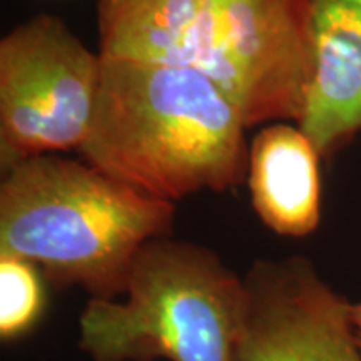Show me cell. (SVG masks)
<instances>
[{
  "mask_svg": "<svg viewBox=\"0 0 361 361\" xmlns=\"http://www.w3.org/2000/svg\"><path fill=\"white\" fill-rule=\"evenodd\" d=\"M99 54L214 80L250 128L305 116L314 78L308 0H97Z\"/></svg>",
  "mask_w": 361,
  "mask_h": 361,
  "instance_id": "obj_1",
  "label": "cell"
},
{
  "mask_svg": "<svg viewBox=\"0 0 361 361\" xmlns=\"http://www.w3.org/2000/svg\"><path fill=\"white\" fill-rule=\"evenodd\" d=\"M250 129L228 92L201 72L102 57L84 162L164 201L246 183Z\"/></svg>",
  "mask_w": 361,
  "mask_h": 361,
  "instance_id": "obj_2",
  "label": "cell"
},
{
  "mask_svg": "<svg viewBox=\"0 0 361 361\" xmlns=\"http://www.w3.org/2000/svg\"><path fill=\"white\" fill-rule=\"evenodd\" d=\"M176 204L61 154L22 161L0 184V255L37 266L57 290L124 295L149 241L173 229Z\"/></svg>",
  "mask_w": 361,
  "mask_h": 361,
  "instance_id": "obj_3",
  "label": "cell"
},
{
  "mask_svg": "<svg viewBox=\"0 0 361 361\" xmlns=\"http://www.w3.org/2000/svg\"><path fill=\"white\" fill-rule=\"evenodd\" d=\"M124 295L90 298L80 314L79 348L92 361H234L247 290L209 247L152 239Z\"/></svg>",
  "mask_w": 361,
  "mask_h": 361,
  "instance_id": "obj_4",
  "label": "cell"
},
{
  "mask_svg": "<svg viewBox=\"0 0 361 361\" xmlns=\"http://www.w3.org/2000/svg\"><path fill=\"white\" fill-rule=\"evenodd\" d=\"M102 57L62 19L39 13L0 40V162L80 149L92 123Z\"/></svg>",
  "mask_w": 361,
  "mask_h": 361,
  "instance_id": "obj_5",
  "label": "cell"
},
{
  "mask_svg": "<svg viewBox=\"0 0 361 361\" xmlns=\"http://www.w3.org/2000/svg\"><path fill=\"white\" fill-rule=\"evenodd\" d=\"M247 313L234 361H361L351 303L300 256L258 259L245 276Z\"/></svg>",
  "mask_w": 361,
  "mask_h": 361,
  "instance_id": "obj_6",
  "label": "cell"
},
{
  "mask_svg": "<svg viewBox=\"0 0 361 361\" xmlns=\"http://www.w3.org/2000/svg\"><path fill=\"white\" fill-rule=\"evenodd\" d=\"M314 78L298 123L322 157L361 130V0H308Z\"/></svg>",
  "mask_w": 361,
  "mask_h": 361,
  "instance_id": "obj_7",
  "label": "cell"
},
{
  "mask_svg": "<svg viewBox=\"0 0 361 361\" xmlns=\"http://www.w3.org/2000/svg\"><path fill=\"white\" fill-rule=\"evenodd\" d=\"M318 149L300 126L284 121L259 129L250 142L247 188L258 218L286 238L318 228L322 180Z\"/></svg>",
  "mask_w": 361,
  "mask_h": 361,
  "instance_id": "obj_8",
  "label": "cell"
},
{
  "mask_svg": "<svg viewBox=\"0 0 361 361\" xmlns=\"http://www.w3.org/2000/svg\"><path fill=\"white\" fill-rule=\"evenodd\" d=\"M45 310L40 269L16 256L0 255V338L16 341L29 335Z\"/></svg>",
  "mask_w": 361,
  "mask_h": 361,
  "instance_id": "obj_9",
  "label": "cell"
},
{
  "mask_svg": "<svg viewBox=\"0 0 361 361\" xmlns=\"http://www.w3.org/2000/svg\"><path fill=\"white\" fill-rule=\"evenodd\" d=\"M350 316H351V328H353V336L361 350V301L356 305H351Z\"/></svg>",
  "mask_w": 361,
  "mask_h": 361,
  "instance_id": "obj_10",
  "label": "cell"
}]
</instances>
